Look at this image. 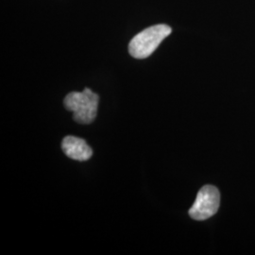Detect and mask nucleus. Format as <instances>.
I'll return each instance as SVG.
<instances>
[{"mask_svg": "<svg viewBox=\"0 0 255 255\" xmlns=\"http://www.w3.org/2000/svg\"><path fill=\"white\" fill-rule=\"evenodd\" d=\"M100 97L91 89L71 92L64 99V107L73 113V119L80 124H91L97 118Z\"/></svg>", "mask_w": 255, "mask_h": 255, "instance_id": "obj_1", "label": "nucleus"}, {"mask_svg": "<svg viewBox=\"0 0 255 255\" xmlns=\"http://www.w3.org/2000/svg\"><path fill=\"white\" fill-rule=\"evenodd\" d=\"M171 32V27L165 24L147 27L130 40L128 52L135 59H146Z\"/></svg>", "mask_w": 255, "mask_h": 255, "instance_id": "obj_2", "label": "nucleus"}, {"mask_svg": "<svg viewBox=\"0 0 255 255\" xmlns=\"http://www.w3.org/2000/svg\"><path fill=\"white\" fill-rule=\"evenodd\" d=\"M220 203L219 189L214 185H204L189 210V216L195 220H205L217 214Z\"/></svg>", "mask_w": 255, "mask_h": 255, "instance_id": "obj_3", "label": "nucleus"}, {"mask_svg": "<svg viewBox=\"0 0 255 255\" xmlns=\"http://www.w3.org/2000/svg\"><path fill=\"white\" fill-rule=\"evenodd\" d=\"M62 147L66 156L76 161H87L93 155L91 147L83 139L79 137H64Z\"/></svg>", "mask_w": 255, "mask_h": 255, "instance_id": "obj_4", "label": "nucleus"}]
</instances>
